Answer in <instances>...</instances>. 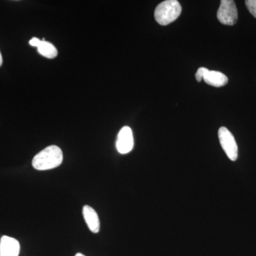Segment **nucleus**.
<instances>
[{"mask_svg": "<svg viewBox=\"0 0 256 256\" xmlns=\"http://www.w3.org/2000/svg\"><path fill=\"white\" fill-rule=\"evenodd\" d=\"M63 152L58 146H50L40 152L32 160V166L36 170L54 169L62 164Z\"/></svg>", "mask_w": 256, "mask_h": 256, "instance_id": "f257e3e1", "label": "nucleus"}, {"mask_svg": "<svg viewBox=\"0 0 256 256\" xmlns=\"http://www.w3.org/2000/svg\"><path fill=\"white\" fill-rule=\"evenodd\" d=\"M182 6L176 0H166L156 6L154 11V18L156 22L166 26L173 22L182 13Z\"/></svg>", "mask_w": 256, "mask_h": 256, "instance_id": "f03ea898", "label": "nucleus"}, {"mask_svg": "<svg viewBox=\"0 0 256 256\" xmlns=\"http://www.w3.org/2000/svg\"><path fill=\"white\" fill-rule=\"evenodd\" d=\"M217 18L223 24L232 26L238 20V10L233 0L220 1V9L217 12Z\"/></svg>", "mask_w": 256, "mask_h": 256, "instance_id": "7ed1b4c3", "label": "nucleus"}, {"mask_svg": "<svg viewBox=\"0 0 256 256\" xmlns=\"http://www.w3.org/2000/svg\"><path fill=\"white\" fill-rule=\"evenodd\" d=\"M220 146L226 156L232 161H236L238 158V146L233 134L226 128H220L218 132Z\"/></svg>", "mask_w": 256, "mask_h": 256, "instance_id": "20e7f679", "label": "nucleus"}, {"mask_svg": "<svg viewBox=\"0 0 256 256\" xmlns=\"http://www.w3.org/2000/svg\"><path fill=\"white\" fill-rule=\"evenodd\" d=\"M134 146L132 131L128 126H124L120 130L116 140V148L120 154H128Z\"/></svg>", "mask_w": 256, "mask_h": 256, "instance_id": "39448f33", "label": "nucleus"}, {"mask_svg": "<svg viewBox=\"0 0 256 256\" xmlns=\"http://www.w3.org/2000/svg\"><path fill=\"white\" fill-rule=\"evenodd\" d=\"M20 242L16 239L4 236L0 240V256H18Z\"/></svg>", "mask_w": 256, "mask_h": 256, "instance_id": "423d86ee", "label": "nucleus"}, {"mask_svg": "<svg viewBox=\"0 0 256 256\" xmlns=\"http://www.w3.org/2000/svg\"><path fill=\"white\" fill-rule=\"evenodd\" d=\"M82 216L90 232L94 234L98 233L100 230V220L97 212L92 207L86 205L82 208Z\"/></svg>", "mask_w": 256, "mask_h": 256, "instance_id": "0eeeda50", "label": "nucleus"}, {"mask_svg": "<svg viewBox=\"0 0 256 256\" xmlns=\"http://www.w3.org/2000/svg\"><path fill=\"white\" fill-rule=\"evenodd\" d=\"M204 80L208 85L216 88L224 86L228 84V77L220 72L210 70L204 74L203 77Z\"/></svg>", "mask_w": 256, "mask_h": 256, "instance_id": "6e6552de", "label": "nucleus"}, {"mask_svg": "<svg viewBox=\"0 0 256 256\" xmlns=\"http://www.w3.org/2000/svg\"><path fill=\"white\" fill-rule=\"evenodd\" d=\"M38 54L46 57L47 58H54L58 55V50L52 43L45 41L44 38L42 40L40 45L37 47Z\"/></svg>", "mask_w": 256, "mask_h": 256, "instance_id": "1a4fd4ad", "label": "nucleus"}, {"mask_svg": "<svg viewBox=\"0 0 256 256\" xmlns=\"http://www.w3.org/2000/svg\"><path fill=\"white\" fill-rule=\"evenodd\" d=\"M245 3L250 14L256 18V0H246Z\"/></svg>", "mask_w": 256, "mask_h": 256, "instance_id": "9d476101", "label": "nucleus"}, {"mask_svg": "<svg viewBox=\"0 0 256 256\" xmlns=\"http://www.w3.org/2000/svg\"><path fill=\"white\" fill-rule=\"evenodd\" d=\"M208 70V69L205 68V67H201V68H198L197 70L196 75H195L197 82H201L202 79H203L204 76Z\"/></svg>", "mask_w": 256, "mask_h": 256, "instance_id": "9b49d317", "label": "nucleus"}, {"mask_svg": "<svg viewBox=\"0 0 256 256\" xmlns=\"http://www.w3.org/2000/svg\"><path fill=\"white\" fill-rule=\"evenodd\" d=\"M41 41L42 40H40V38H36V37H33L30 41V44L32 46L38 47Z\"/></svg>", "mask_w": 256, "mask_h": 256, "instance_id": "f8f14e48", "label": "nucleus"}, {"mask_svg": "<svg viewBox=\"0 0 256 256\" xmlns=\"http://www.w3.org/2000/svg\"><path fill=\"white\" fill-rule=\"evenodd\" d=\"M2 56L1 53H0V67H1V66L2 65Z\"/></svg>", "mask_w": 256, "mask_h": 256, "instance_id": "ddd939ff", "label": "nucleus"}, {"mask_svg": "<svg viewBox=\"0 0 256 256\" xmlns=\"http://www.w3.org/2000/svg\"><path fill=\"white\" fill-rule=\"evenodd\" d=\"M75 256H85L82 255V254H77Z\"/></svg>", "mask_w": 256, "mask_h": 256, "instance_id": "4468645a", "label": "nucleus"}]
</instances>
